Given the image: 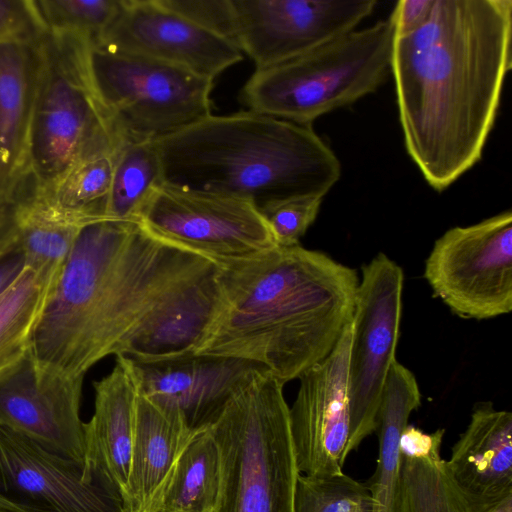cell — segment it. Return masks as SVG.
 <instances>
[{"label":"cell","mask_w":512,"mask_h":512,"mask_svg":"<svg viewBox=\"0 0 512 512\" xmlns=\"http://www.w3.org/2000/svg\"><path fill=\"white\" fill-rule=\"evenodd\" d=\"M512 1L435 0L394 38L391 72L408 155L441 192L480 159L511 69Z\"/></svg>","instance_id":"obj_1"},{"label":"cell","mask_w":512,"mask_h":512,"mask_svg":"<svg viewBox=\"0 0 512 512\" xmlns=\"http://www.w3.org/2000/svg\"><path fill=\"white\" fill-rule=\"evenodd\" d=\"M216 268L139 222L84 224L49 286L28 353L42 369L84 377L101 359L121 355L159 310Z\"/></svg>","instance_id":"obj_2"},{"label":"cell","mask_w":512,"mask_h":512,"mask_svg":"<svg viewBox=\"0 0 512 512\" xmlns=\"http://www.w3.org/2000/svg\"><path fill=\"white\" fill-rule=\"evenodd\" d=\"M215 277L218 305L193 354L243 359L284 384L334 349L359 283L355 269L300 244L217 267Z\"/></svg>","instance_id":"obj_3"},{"label":"cell","mask_w":512,"mask_h":512,"mask_svg":"<svg viewBox=\"0 0 512 512\" xmlns=\"http://www.w3.org/2000/svg\"><path fill=\"white\" fill-rule=\"evenodd\" d=\"M154 144L162 185L241 199L260 213L323 198L341 176L336 154L311 125L251 110L211 114Z\"/></svg>","instance_id":"obj_4"},{"label":"cell","mask_w":512,"mask_h":512,"mask_svg":"<svg viewBox=\"0 0 512 512\" xmlns=\"http://www.w3.org/2000/svg\"><path fill=\"white\" fill-rule=\"evenodd\" d=\"M284 385L267 369L254 370L209 427L221 460L213 512H293L300 472Z\"/></svg>","instance_id":"obj_5"},{"label":"cell","mask_w":512,"mask_h":512,"mask_svg":"<svg viewBox=\"0 0 512 512\" xmlns=\"http://www.w3.org/2000/svg\"><path fill=\"white\" fill-rule=\"evenodd\" d=\"M390 19L352 30L285 62L256 69L241 93L249 110L298 124L375 92L391 72Z\"/></svg>","instance_id":"obj_6"},{"label":"cell","mask_w":512,"mask_h":512,"mask_svg":"<svg viewBox=\"0 0 512 512\" xmlns=\"http://www.w3.org/2000/svg\"><path fill=\"white\" fill-rule=\"evenodd\" d=\"M28 141L27 178L41 190L76 161L125 141L85 73L79 37L44 31Z\"/></svg>","instance_id":"obj_7"},{"label":"cell","mask_w":512,"mask_h":512,"mask_svg":"<svg viewBox=\"0 0 512 512\" xmlns=\"http://www.w3.org/2000/svg\"><path fill=\"white\" fill-rule=\"evenodd\" d=\"M79 40L89 83L125 140L154 141L211 115L213 80Z\"/></svg>","instance_id":"obj_8"},{"label":"cell","mask_w":512,"mask_h":512,"mask_svg":"<svg viewBox=\"0 0 512 512\" xmlns=\"http://www.w3.org/2000/svg\"><path fill=\"white\" fill-rule=\"evenodd\" d=\"M402 268L384 253L363 265L351 321L348 362L350 432L345 458L377 429V417L400 336Z\"/></svg>","instance_id":"obj_9"},{"label":"cell","mask_w":512,"mask_h":512,"mask_svg":"<svg viewBox=\"0 0 512 512\" xmlns=\"http://www.w3.org/2000/svg\"><path fill=\"white\" fill-rule=\"evenodd\" d=\"M424 278L435 297L464 319L512 310V212L447 230L434 243Z\"/></svg>","instance_id":"obj_10"},{"label":"cell","mask_w":512,"mask_h":512,"mask_svg":"<svg viewBox=\"0 0 512 512\" xmlns=\"http://www.w3.org/2000/svg\"><path fill=\"white\" fill-rule=\"evenodd\" d=\"M139 223L153 236L216 266L250 259L278 246L250 202L159 186Z\"/></svg>","instance_id":"obj_11"},{"label":"cell","mask_w":512,"mask_h":512,"mask_svg":"<svg viewBox=\"0 0 512 512\" xmlns=\"http://www.w3.org/2000/svg\"><path fill=\"white\" fill-rule=\"evenodd\" d=\"M0 500L19 512H127L102 469L0 426Z\"/></svg>","instance_id":"obj_12"},{"label":"cell","mask_w":512,"mask_h":512,"mask_svg":"<svg viewBox=\"0 0 512 512\" xmlns=\"http://www.w3.org/2000/svg\"><path fill=\"white\" fill-rule=\"evenodd\" d=\"M236 44L270 67L346 34L367 16L374 0H231Z\"/></svg>","instance_id":"obj_13"},{"label":"cell","mask_w":512,"mask_h":512,"mask_svg":"<svg viewBox=\"0 0 512 512\" xmlns=\"http://www.w3.org/2000/svg\"><path fill=\"white\" fill-rule=\"evenodd\" d=\"M351 323L331 353L304 372L289 420L299 472L328 476L343 473L350 432L348 362Z\"/></svg>","instance_id":"obj_14"},{"label":"cell","mask_w":512,"mask_h":512,"mask_svg":"<svg viewBox=\"0 0 512 512\" xmlns=\"http://www.w3.org/2000/svg\"><path fill=\"white\" fill-rule=\"evenodd\" d=\"M83 378L42 369L27 351L0 375V426L57 454L85 461V423L80 418Z\"/></svg>","instance_id":"obj_15"},{"label":"cell","mask_w":512,"mask_h":512,"mask_svg":"<svg viewBox=\"0 0 512 512\" xmlns=\"http://www.w3.org/2000/svg\"><path fill=\"white\" fill-rule=\"evenodd\" d=\"M95 45L166 62L211 80L243 58L234 42L158 0H122L118 15Z\"/></svg>","instance_id":"obj_16"},{"label":"cell","mask_w":512,"mask_h":512,"mask_svg":"<svg viewBox=\"0 0 512 512\" xmlns=\"http://www.w3.org/2000/svg\"><path fill=\"white\" fill-rule=\"evenodd\" d=\"M118 357V356H117ZM127 364L138 394L153 403L182 412L195 432L208 429L241 383L256 369L249 361L213 355H184Z\"/></svg>","instance_id":"obj_17"},{"label":"cell","mask_w":512,"mask_h":512,"mask_svg":"<svg viewBox=\"0 0 512 512\" xmlns=\"http://www.w3.org/2000/svg\"><path fill=\"white\" fill-rule=\"evenodd\" d=\"M42 34L0 42V212L11 204L28 171Z\"/></svg>","instance_id":"obj_18"},{"label":"cell","mask_w":512,"mask_h":512,"mask_svg":"<svg viewBox=\"0 0 512 512\" xmlns=\"http://www.w3.org/2000/svg\"><path fill=\"white\" fill-rule=\"evenodd\" d=\"M458 487L479 512L512 496V413L477 403L446 461Z\"/></svg>","instance_id":"obj_19"},{"label":"cell","mask_w":512,"mask_h":512,"mask_svg":"<svg viewBox=\"0 0 512 512\" xmlns=\"http://www.w3.org/2000/svg\"><path fill=\"white\" fill-rule=\"evenodd\" d=\"M196 433L182 412L162 407L138 394L127 512H158L176 463Z\"/></svg>","instance_id":"obj_20"},{"label":"cell","mask_w":512,"mask_h":512,"mask_svg":"<svg viewBox=\"0 0 512 512\" xmlns=\"http://www.w3.org/2000/svg\"><path fill=\"white\" fill-rule=\"evenodd\" d=\"M95 410L85 423V463L104 470L123 499L128 487L135 435V380L120 356L113 370L94 383Z\"/></svg>","instance_id":"obj_21"},{"label":"cell","mask_w":512,"mask_h":512,"mask_svg":"<svg viewBox=\"0 0 512 512\" xmlns=\"http://www.w3.org/2000/svg\"><path fill=\"white\" fill-rule=\"evenodd\" d=\"M216 270L159 310L128 341L119 356L153 361L193 354L218 305Z\"/></svg>","instance_id":"obj_22"},{"label":"cell","mask_w":512,"mask_h":512,"mask_svg":"<svg viewBox=\"0 0 512 512\" xmlns=\"http://www.w3.org/2000/svg\"><path fill=\"white\" fill-rule=\"evenodd\" d=\"M421 404L414 374L395 360L388 372L377 417L379 455L377 467L366 483L372 512H394L401 467L400 437L411 413Z\"/></svg>","instance_id":"obj_23"},{"label":"cell","mask_w":512,"mask_h":512,"mask_svg":"<svg viewBox=\"0 0 512 512\" xmlns=\"http://www.w3.org/2000/svg\"><path fill=\"white\" fill-rule=\"evenodd\" d=\"M116 152L83 156L45 189L28 181L33 206L48 219L75 226L107 218Z\"/></svg>","instance_id":"obj_24"},{"label":"cell","mask_w":512,"mask_h":512,"mask_svg":"<svg viewBox=\"0 0 512 512\" xmlns=\"http://www.w3.org/2000/svg\"><path fill=\"white\" fill-rule=\"evenodd\" d=\"M221 486V460L210 429L196 433L181 453L158 512H213Z\"/></svg>","instance_id":"obj_25"},{"label":"cell","mask_w":512,"mask_h":512,"mask_svg":"<svg viewBox=\"0 0 512 512\" xmlns=\"http://www.w3.org/2000/svg\"><path fill=\"white\" fill-rule=\"evenodd\" d=\"M161 185V164L154 141L125 140L115 155L106 217L139 222L143 209Z\"/></svg>","instance_id":"obj_26"},{"label":"cell","mask_w":512,"mask_h":512,"mask_svg":"<svg viewBox=\"0 0 512 512\" xmlns=\"http://www.w3.org/2000/svg\"><path fill=\"white\" fill-rule=\"evenodd\" d=\"M394 512H479L440 458L401 456Z\"/></svg>","instance_id":"obj_27"},{"label":"cell","mask_w":512,"mask_h":512,"mask_svg":"<svg viewBox=\"0 0 512 512\" xmlns=\"http://www.w3.org/2000/svg\"><path fill=\"white\" fill-rule=\"evenodd\" d=\"M54 277L25 267L0 295V375L27 353L31 332Z\"/></svg>","instance_id":"obj_28"},{"label":"cell","mask_w":512,"mask_h":512,"mask_svg":"<svg viewBox=\"0 0 512 512\" xmlns=\"http://www.w3.org/2000/svg\"><path fill=\"white\" fill-rule=\"evenodd\" d=\"M45 29L97 44L118 15L122 0H33Z\"/></svg>","instance_id":"obj_29"},{"label":"cell","mask_w":512,"mask_h":512,"mask_svg":"<svg viewBox=\"0 0 512 512\" xmlns=\"http://www.w3.org/2000/svg\"><path fill=\"white\" fill-rule=\"evenodd\" d=\"M293 512H372V498L366 483L341 473L297 477Z\"/></svg>","instance_id":"obj_30"},{"label":"cell","mask_w":512,"mask_h":512,"mask_svg":"<svg viewBox=\"0 0 512 512\" xmlns=\"http://www.w3.org/2000/svg\"><path fill=\"white\" fill-rule=\"evenodd\" d=\"M322 201V197L296 198L279 203L261 213L276 244H300V239L315 221Z\"/></svg>","instance_id":"obj_31"},{"label":"cell","mask_w":512,"mask_h":512,"mask_svg":"<svg viewBox=\"0 0 512 512\" xmlns=\"http://www.w3.org/2000/svg\"><path fill=\"white\" fill-rule=\"evenodd\" d=\"M158 2L195 25L236 44L235 18L231 0H158Z\"/></svg>","instance_id":"obj_32"},{"label":"cell","mask_w":512,"mask_h":512,"mask_svg":"<svg viewBox=\"0 0 512 512\" xmlns=\"http://www.w3.org/2000/svg\"><path fill=\"white\" fill-rule=\"evenodd\" d=\"M44 31L33 0H0V42Z\"/></svg>","instance_id":"obj_33"},{"label":"cell","mask_w":512,"mask_h":512,"mask_svg":"<svg viewBox=\"0 0 512 512\" xmlns=\"http://www.w3.org/2000/svg\"><path fill=\"white\" fill-rule=\"evenodd\" d=\"M445 430L426 433L414 425L407 424L400 437L401 456L409 458H440Z\"/></svg>","instance_id":"obj_34"},{"label":"cell","mask_w":512,"mask_h":512,"mask_svg":"<svg viewBox=\"0 0 512 512\" xmlns=\"http://www.w3.org/2000/svg\"><path fill=\"white\" fill-rule=\"evenodd\" d=\"M435 0H400L389 17L395 37L419 29L429 18Z\"/></svg>","instance_id":"obj_35"},{"label":"cell","mask_w":512,"mask_h":512,"mask_svg":"<svg viewBox=\"0 0 512 512\" xmlns=\"http://www.w3.org/2000/svg\"><path fill=\"white\" fill-rule=\"evenodd\" d=\"M25 267L23 249L14 238L9 237L0 246V295L16 281Z\"/></svg>","instance_id":"obj_36"},{"label":"cell","mask_w":512,"mask_h":512,"mask_svg":"<svg viewBox=\"0 0 512 512\" xmlns=\"http://www.w3.org/2000/svg\"><path fill=\"white\" fill-rule=\"evenodd\" d=\"M485 512H512V496L506 498Z\"/></svg>","instance_id":"obj_37"},{"label":"cell","mask_w":512,"mask_h":512,"mask_svg":"<svg viewBox=\"0 0 512 512\" xmlns=\"http://www.w3.org/2000/svg\"><path fill=\"white\" fill-rule=\"evenodd\" d=\"M0 512H19L0 500Z\"/></svg>","instance_id":"obj_38"},{"label":"cell","mask_w":512,"mask_h":512,"mask_svg":"<svg viewBox=\"0 0 512 512\" xmlns=\"http://www.w3.org/2000/svg\"><path fill=\"white\" fill-rule=\"evenodd\" d=\"M0 231H1V215H0Z\"/></svg>","instance_id":"obj_39"}]
</instances>
